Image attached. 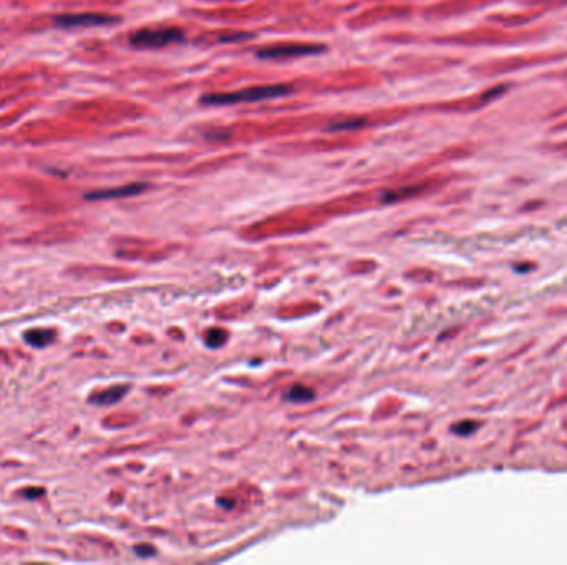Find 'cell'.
I'll return each mask as SVG.
<instances>
[{
    "label": "cell",
    "mask_w": 567,
    "mask_h": 565,
    "mask_svg": "<svg viewBox=\"0 0 567 565\" xmlns=\"http://www.w3.org/2000/svg\"><path fill=\"white\" fill-rule=\"evenodd\" d=\"M121 18L111 13L100 12H82V13H62L53 18V26L57 28H78V27H106L120 23Z\"/></svg>",
    "instance_id": "277c9868"
},
{
    "label": "cell",
    "mask_w": 567,
    "mask_h": 565,
    "mask_svg": "<svg viewBox=\"0 0 567 565\" xmlns=\"http://www.w3.org/2000/svg\"><path fill=\"white\" fill-rule=\"evenodd\" d=\"M284 398L292 401V403H307V401L314 400V391L304 385H295L285 393Z\"/></svg>",
    "instance_id": "ba28073f"
},
{
    "label": "cell",
    "mask_w": 567,
    "mask_h": 565,
    "mask_svg": "<svg viewBox=\"0 0 567 565\" xmlns=\"http://www.w3.org/2000/svg\"><path fill=\"white\" fill-rule=\"evenodd\" d=\"M325 50H327V47L319 42H287L259 48L255 52V57L260 58V60H290V58L315 57Z\"/></svg>",
    "instance_id": "7a4b0ae2"
},
{
    "label": "cell",
    "mask_w": 567,
    "mask_h": 565,
    "mask_svg": "<svg viewBox=\"0 0 567 565\" xmlns=\"http://www.w3.org/2000/svg\"><path fill=\"white\" fill-rule=\"evenodd\" d=\"M476 428H478V424L473 423V421H463V423L456 424L453 429H455L456 434H471Z\"/></svg>",
    "instance_id": "7c38bea8"
},
{
    "label": "cell",
    "mask_w": 567,
    "mask_h": 565,
    "mask_svg": "<svg viewBox=\"0 0 567 565\" xmlns=\"http://www.w3.org/2000/svg\"><path fill=\"white\" fill-rule=\"evenodd\" d=\"M367 125V120L365 118H348V120L337 121L334 125L329 126V130L340 131V130H355V128H362Z\"/></svg>",
    "instance_id": "9c48e42d"
},
{
    "label": "cell",
    "mask_w": 567,
    "mask_h": 565,
    "mask_svg": "<svg viewBox=\"0 0 567 565\" xmlns=\"http://www.w3.org/2000/svg\"><path fill=\"white\" fill-rule=\"evenodd\" d=\"M148 190L146 182H131V185H125L120 187H108V190H98L87 192V201H110V199H123V197H131L141 194L143 191Z\"/></svg>",
    "instance_id": "5b68a950"
},
{
    "label": "cell",
    "mask_w": 567,
    "mask_h": 565,
    "mask_svg": "<svg viewBox=\"0 0 567 565\" xmlns=\"http://www.w3.org/2000/svg\"><path fill=\"white\" fill-rule=\"evenodd\" d=\"M43 493H45V490L43 489H38V488H33V489H27V490H23V495H26L27 499H38V495H42Z\"/></svg>",
    "instance_id": "4fadbf2b"
},
{
    "label": "cell",
    "mask_w": 567,
    "mask_h": 565,
    "mask_svg": "<svg viewBox=\"0 0 567 565\" xmlns=\"http://www.w3.org/2000/svg\"><path fill=\"white\" fill-rule=\"evenodd\" d=\"M185 42V32L177 27L166 28H141L130 35V45L141 50L163 48Z\"/></svg>",
    "instance_id": "3957f363"
},
{
    "label": "cell",
    "mask_w": 567,
    "mask_h": 565,
    "mask_svg": "<svg viewBox=\"0 0 567 565\" xmlns=\"http://www.w3.org/2000/svg\"><path fill=\"white\" fill-rule=\"evenodd\" d=\"M226 339H228V334H226L223 329H213L206 334V344H208L209 346H213V349L223 345Z\"/></svg>",
    "instance_id": "8fae6325"
},
{
    "label": "cell",
    "mask_w": 567,
    "mask_h": 565,
    "mask_svg": "<svg viewBox=\"0 0 567 565\" xmlns=\"http://www.w3.org/2000/svg\"><path fill=\"white\" fill-rule=\"evenodd\" d=\"M294 92L292 85H263V87H249L238 92L226 93H208L201 97V105L204 106H226L238 105V103H254L275 100V98L287 97Z\"/></svg>",
    "instance_id": "6da1fadb"
},
{
    "label": "cell",
    "mask_w": 567,
    "mask_h": 565,
    "mask_svg": "<svg viewBox=\"0 0 567 565\" xmlns=\"http://www.w3.org/2000/svg\"><path fill=\"white\" fill-rule=\"evenodd\" d=\"M23 339L33 349H45L55 339V331L50 329H32L26 331Z\"/></svg>",
    "instance_id": "8992f818"
},
{
    "label": "cell",
    "mask_w": 567,
    "mask_h": 565,
    "mask_svg": "<svg viewBox=\"0 0 567 565\" xmlns=\"http://www.w3.org/2000/svg\"><path fill=\"white\" fill-rule=\"evenodd\" d=\"M417 191H418V187H403V190H398V191H388L382 196V199H383V202H395V201L403 199V197H407V196L415 194Z\"/></svg>",
    "instance_id": "30bf717a"
},
{
    "label": "cell",
    "mask_w": 567,
    "mask_h": 565,
    "mask_svg": "<svg viewBox=\"0 0 567 565\" xmlns=\"http://www.w3.org/2000/svg\"><path fill=\"white\" fill-rule=\"evenodd\" d=\"M128 391V386H111V388H108L105 391H100V393L93 395L90 401L93 405H100V406H106V405H113L116 403V401H120L125 393Z\"/></svg>",
    "instance_id": "52a82bcc"
}]
</instances>
